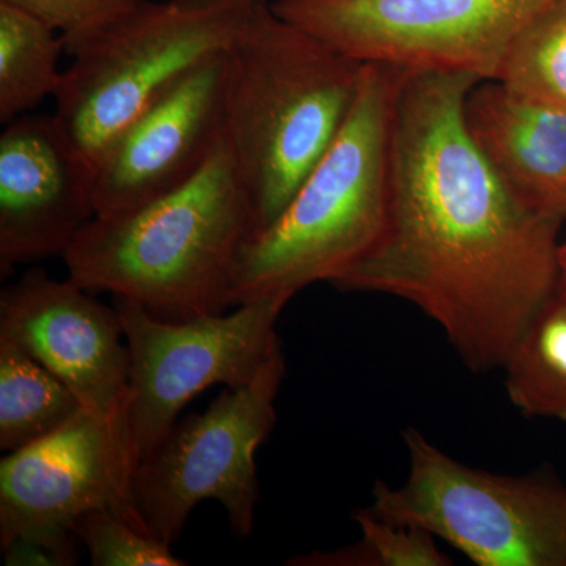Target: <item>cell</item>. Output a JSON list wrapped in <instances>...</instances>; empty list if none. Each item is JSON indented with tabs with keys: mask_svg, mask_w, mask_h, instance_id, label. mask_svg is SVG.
<instances>
[{
	"mask_svg": "<svg viewBox=\"0 0 566 566\" xmlns=\"http://www.w3.org/2000/svg\"><path fill=\"white\" fill-rule=\"evenodd\" d=\"M479 82L409 74L395 107L385 229L333 285L415 304L472 371L488 374L560 290L564 221L513 197L469 136L464 102Z\"/></svg>",
	"mask_w": 566,
	"mask_h": 566,
	"instance_id": "cell-1",
	"label": "cell"
},
{
	"mask_svg": "<svg viewBox=\"0 0 566 566\" xmlns=\"http://www.w3.org/2000/svg\"><path fill=\"white\" fill-rule=\"evenodd\" d=\"M253 233L251 199L222 137L192 180L134 210L95 216L62 259L87 292L186 322L232 307L238 256Z\"/></svg>",
	"mask_w": 566,
	"mask_h": 566,
	"instance_id": "cell-2",
	"label": "cell"
},
{
	"mask_svg": "<svg viewBox=\"0 0 566 566\" xmlns=\"http://www.w3.org/2000/svg\"><path fill=\"white\" fill-rule=\"evenodd\" d=\"M364 69L365 63L283 20L270 0L256 3L229 51L223 122L255 233L281 216L333 144Z\"/></svg>",
	"mask_w": 566,
	"mask_h": 566,
	"instance_id": "cell-3",
	"label": "cell"
},
{
	"mask_svg": "<svg viewBox=\"0 0 566 566\" xmlns=\"http://www.w3.org/2000/svg\"><path fill=\"white\" fill-rule=\"evenodd\" d=\"M411 73L365 63L359 92L333 144L281 216L241 249L232 307L262 297L290 301L316 282L333 285L378 243L395 107Z\"/></svg>",
	"mask_w": 566,
	"mask_h": 566,
	"instance_id": "cell-4",
	"label": "cell"
},
{
	"mask_svg": "<svg viewBox=\"0 0 566 566\" xmlns=\"http://www.w3.org/2000/svg\"><path fill=\"white\" fill-rule=\"evenodd\" d=\"M259 0H133L63 39L71 65L54 95L55 122L91 167L164 92L230 51Z\"/></svg>",
	"mask_w": 566,
	"mask_h": 566,
	"instance_id": "cell-5",
	"label": "cell"
},
{
	"mask_svg": "<svg viewBox=\"0 0 566 566\" xmlns=\"http://www.w3.org/2000/svg\"><path fill=\"white\" fill-rule=\"evenodd\" d=\"M403 438L408 479L375 483V515L422 527L479 566H566V486L557 479L469 468L415 428Z\"/></svg>",
	"mask_w": 566,
	"mask_h": 566,
	"instance_id": "cell-6",
	"label": "cell"
},
{
	"mask_svg": "<svg viewBox=\"0 0 566 566\" xmlns=\"http://www.w3.org/2000/svg\"><path fill=\"white\" fill-rule=\"evenodd\" d=\"M282 346L252 382L226 390L200 415L177 422L134 475V495L151 534L174 546L192 510L216 501L237 538L252 534L260 499L255 455L273 433L285 378Z\"/></svg>",
	"mask_w": 566,
	"mask_h": 566,
	"instance_id": "cell-7",
	"label": "cell"
},
{
	"mask_svg": "<svg viewBox=\"0 0 566 566\" xmlns=\"http://www.w3.org/2000/svg\"><path fill=\"white\" fill-rule=\"evenodd\" d=\"M554 0H274L275 13L360 63L497 80Z\"/></svg>",
	"mask_w": 566,
	"mask_h": 566,
	"instance_id": "cell-8",
	"label": "cell"
},
{
	"mask_svg": "<svg viewBox=\"0 0 566 566\" xmlns=\"http://www.w3.org/2000/svg\"><path fill=\"white\" fill-rule=\"evenodd\" d=\"M129 349L126 406L134 461L139 465L178 422L182 409L216 385L252 382L282 346L275 324L289 301L262 297L233 314L166 322L133 301L112 296Z\"/></svg>",
	"mask_w": 566,
	"mask_h": 566,
	"instance_id": "cell-9",
	"label": "cell"
},
{
	"mask_svg": "<svg viewBox=\"0 0 566 566\" xmlns=\"http://www.w3.org/2000/svg\"><path fill=\"white\" fill-rule=\"evenodd\" d=\"M136 469L128 423L82 409L0 461V546L18 536L76 538L74 523L102 509L151 534L134 495Z\"/></svg>",
	"mask_w": 566,
	"mask_h": 566,
	"instance_id": "cell-10",
	"label": "cell"
},
{
	"mask_svg": "<svg viewBox=\"0 0 566 566\" xmlns=\"http://www.w3.org/2000/svg\"><path fill=\"white\" fill-rule=\"evenodd\" d=\"M229 51L193 69L104 148L92 170L96 216L134 210L202 170L223 137Z\"/></svg>",
	"mask_w": 566,
	"mask_h": 566,
	"instance_id": "cell-11",
	"label": "cell"
},
{
	"mask_svg": "<svg viewBox=\"0 0 566 566\" xmlns=\"http://www.w3.org/2000/svg\"><path fill=\"white\" fill-rule=\"evenodd\" d=\"M93 294L71 279L31 270L0 293V335L57 376L82 408L126 422L128 345L114 305Z\"/></svg>",
	"mask_w": 566,
	"mask_h": 566,
	"instance_id": "cell-12",
	"label": "cell"
},
{
	"mask_svg": "<svg viewBox=\"0 0 566 566\" xmlns=\"http://www.w3.org/2000/svg\"><path fill=\"white\" fill-rule=\"evenodd\" d=\"M92 170L54 115L25 114L0 136V274L66 252L95 218Z\"/></svg>",
	"mask_w": 566,
	"mask_h": 566,
	"instance_id": "cell-13",
	"label": "cell"
},
{
	"mask_svg": "<svg viewBox=\"0 0 566 566\" xmlns=\"http://www.w3.org/2000/svg\"><path fill=\"white\" fill-rule=\"evenodd\" d=\"M469 136L505 188L531 210L566 219V111L482 81L464 102Z\"/></svg>",
	"mask_w": 566,
	"mask_h": 566,
	"instance_id": "cell-14",
	"label": "cell"
},
{
	"mask_svg": "<svg viewBox=\"0 0 566 566\" xmlns=\"http://www.w3.org/2000/svg\"><path fill=\"white\" fill-rule=\"evenodd\" d=\"M82 409L69 386L0 335V449L10 453L33 444Z\"/></svg>",
	"mask_w": 566,
	"mask_h": 566,
	"instance_id": "cell-15",
	"label": "cell"
},
{
	"mask_svg": "<svg viewBox=\"0 0 566 566\" xmlns=\"http://www.w3.org/2000/svg\"><path fill=\"white\" fill-rule=\"evenodd\" d=\"M65 41L29 11L0 2V122L3 125L54 98Z\"/></svg>",
	"mask_w": 566,
	"mask_h": 566,
	"instance_id": "cell-16",
	"label": "cell"
},
{
	"mask_svg": "<svg viewBox=\"0 0 566 566\" xmlns=\"http://www.w3.org/2000/svg\"><path fill=\"white\" fill-rule=\"evenodd\" d=\"M510 401L527 417L566 422V294L558 290L502 365Z\"/></svg>",
	"mask_w": 566,
	"mask_h": 566,
	"instance_id": "cell-17",
	"label": "cell"
},
{
	"mask_svg": "<svg viewBox=\"0 0 566 566\" xmlns=\"http://www.w3.org/2000/svg\"><path fill=\"white\" fill-rule=\"evenodd\" d=\"M495 81L566 111V0H554L528 22Z\"/></svg>",
	"mask_w": 566,
	"mask_h": 566,
	"instance_id": "cell-18",
	"label": "cell"
},
{
	"mask_svg": "<svg viewBox=\"0 0 566 566\" xmlns=\"http://www.w3.org/2000/svg\"><path fill=\"white\" fill-rule=\"evenodd\" d=\"M363 539L335 551H316L293 558L307 566H447L450 558L436 546V536L422 527L375 515L367 506L353 512Z\"/></svg>",
	"mask_w": 566,
	"mask_h": 566,
	"instance_id": "cell-19",
	"label": "cell"
},
{
	"mask_svg": "<svg viewBox=\"0 0 566 566\" xmlns=\"http://www.w3.org/2000/svg\"><path fill=\"white\" fill-rule=\"evenodd\" d=\"M73 534L95 566H182L172 546L133 526L112 510H93L74 523Z\"/></svg>",
	"mask_w": 566,
	"mask_h": 566,
	"instance_id": "cell-20",
	"label": "cell"
},
{
	"mask_svg": "<svg viewBox=\"0 0 566 566\" xmlns=\"http://www.w3.org/2000/svg\"><path fill=\"white\" fill-rule=\"evenodd\" d=\"M29 11L63 39L80 35L117 13L133 0H0Z\"/></svg>",
	"mask_w": 566,
	"mask_h": 566,
	"instance_id": "cell-21",
	"label": "cell"
},
{
	"mask_svg": "<svg viewBox=\"0 0 566 566\" xmlns=\"http://www.w3.org/2000/svg\"><path fill=\"white\" fill-rule=\"evenodd\" d=\"M77 538L18 536L2 546L7 566H70L76 564Z\"/></svg>",
	"mask_w": 566,
	"mask_h": 566,
	"instance_id": "cell-22",
	"label": "cell"
},
{
	"mask_svg": "<svg viewBox=\"0 0 566 566\" xmlns=\"http://www.w3.org/2000/svg\"><path fill=\"white\" fill-rule=\"evenodd\" d=\"M558 268H560V292L566 294V243L558 245Z\"/></svg>",
	"mask_w": 566,
	"mask_h": 566,
	"instance_id": "cell-23",
	"label": "cell"
}]
</instances>
